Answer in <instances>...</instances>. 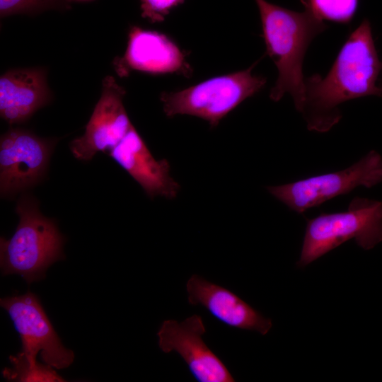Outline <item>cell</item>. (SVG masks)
<instances>
[{
	"label": "cell",
	"instance_id": "cell-14",
	"mask_svg": "<svg viewBox=\"0 0 382 382\" xmlns=\"http://www.w3.org/2000/svg\"><path fill=\"white\" fill-rule=\"evenodd\" d=\"M50 99L42 69H16L1 76L0 115L9 124L25 122Z\"/></svg>",
	"mask_w": 382,
	"mask_h": 382
},
{
	"label": "cell",
	"instance_id": "cell-7",
	"mask_svg": "<svg viewBox=\"0 0 382 382\" xmlns=\"http://www.w3.org/2000/svg\"><path fill=\"white\" fill-rule=\"evenodd\" d=\"M0 305L12 320L21 340V352L30 363H37L40 352L44 364L53 368L62 369L72 364L74 352L62 345L36 294L28 291L4 297Z\"/></svg>",
	"mask_w": 382,
	"mask_h": 382
},
{
	"label": "cell",
	"instance_id": "cell-15",
	"mask_svg": "<svg viewBox=\"0 0 382 382\" xmlns=\"http://www.w3.org/2000/svg\"><path fill=\"white\" fill-rule=\"evenodd\" d=\"M12 366L2 371L4 378L8 381L18 382H57L65 380L50 365L30 363L21 352L10 356Z\"/></svg>",
	"mask_w": 382,
	"mask_h": 382
},
{
	"label": "cell",
	"instance_id": "cell-2",
	"mask_svg": "<svg viewBox=\"0 0 382 382\" xmlns=\"http://www.w3.org/2000/svg\"><path fill=\"white\" fill-rule=\"evenodd\" d=\"M255 1L260 16L267 54L278 71L270 97L279 101L285 93H289L296 109L301 112L305 100L303 59L311 41L327 28V25L306 10L296 12L267 0Z\"/></svg>",
	"mask_w": 382,
	"mask_h": 382
},
{
	"label": "cell",
	"instance_id": "cell-6",
	"mask_svg": "<svg viewBox=\"0 0 382 382\" xmlns=\"http://www.w3.org/2000/svg\"><path fill=\"white\" fill-rule=\"evenodd\" d=\"M382 182V156L372 150L349 167L293 183L267 187L290 209L302 214L357 187H372Z\"/></svg>",
	"mask_w": 382,
	"mask_h": 382
},
{
	"label": "cell",
	"instance_id": "cell-16",
	"mask_svg": "<svg viewBox=\"0 0 382 382\" xmlns=\"http://www.w3.org/2000/svg\"><path fill=\"white\" fill-rule=\"evenodd\" d=\"M306 11L321 21L349 23L358 7L359 0H301Z\"/></svg>",
	"mask_w": 382,
	"mask_h": 382
},
{
	"label": "cell",
	"instance_id": "cell-1",
	"mask_svg": "<svg viewBox=\"0 0 382 382\" xmlns=\"http://www.w3.org/2000/svg\"><path fill=\"white\" fill-rule=\"evenodd\" d=\"M381 72L371 24L364 19L345 41L326 76L305 79L301 113L307 128L325 132L341 119V103L367 96H382V85L378 84Z\"/></svg>",
	"mask_w": 382,
	"mask_h": 382
},
{
	"label": "cell",
	"instance_id": "cell-5",
	"mask_svg": "<svg viewBox=\"0 0 382 382\" xmlns=\"http://www.w3.org/2000/svg\"><path fill=\"white\" fill-rule=\"evenodd\" d=\"M255 64L178 91L163 92L160 99L164 113L168 117L195 116L207 121L212 127L217 126L226 115L265 85V77L253 74Z\"/></svg>",
	"mask_w": 382,
	"mask_h": 382
},
{
	"label": "cell",
	"instance_id": "cell-13",
	"mask_svg": "<svg viewBox=\"0 0 382 382\" xmlns=\"http://www.w3.org/2000/svg\"><path fill=\"white\" fill-rule=\"evenodd\" d=\"M187 300L201 305L227 326L266 335L272 323L230 290L193 274L186 284Z\"/></svg>",
	"mask_w": 382,
	"mask_h": 382
},
{
	"label": "cell",
	"instance_id": "cell-12",
	"mask_svg": "<svg viewBox=\"0 0 382 382\" xmlns=\"http://www.w3.org/2000/svg\"><path fill=\"white\" fill-rule=\"evenodd\" d=\"M110 156L124 168L153 198H175L180 185L170 176L166 159L156 160L134 126L120 142L109 151Z\"/></svg>",
	"mask_w": 382,
	"mask_h": 382
},
{
	"label": "cell",
	"instance_id": "cell-11",
	"mask_svg": "<svg viewBox=\"0 0 382 382\" xmlns=\"http://www.w3.org/2000/svg\"><path fill=\"white\" fill-rule=\"evenodd\" d=\"M115 66L120 76L131 71L186 77L192 73L187 54L175 42L163 33L138 26L131 27L125 54L115 60Z\"/></svg>",
	"mask_w": 382,
	"mask_h": 382
},
{
	"label": "cell",
	"instance_id": "cell-10",
	"mask_svg": "<svg viewBox=\"0 0 382 382\" xmlns=\"http://www.w3.org/2000/svg\"><path fill=\"white\" fill-rule=\"evenodd\" d=\"M205 327L200 316L184 321L164 320L157 335L162 352H176L199 382H233L235 379L222 361L204 343Z\"/></svg>",
	"mask_w": 382,
	"mask_h": 382
},
{
	"label": "cell",
	"instance_id": "cell-4",
	"mask_svg": "<svg viewBox=\"0 0 382 382\" xmlns=\"http://www.w3.org/2000/svg\"><path fill=\"white\" fill-rule=\"evenodd\" d=\"M350 239L364 250L382 242V202L356 197L345 212L308 219L297 266L308 265Z\"/></svg>",
	"mask_w": 382,
	"mask_h": 382
},
{
	"label": "cell",
	"instance_id": "cell-3",
	"mask_svg": "<svg viewBox=\"0 0 382 382\" xmlns=\"http://www.w3.org/2000/svg\"><path fill=\"white\" fill-rule=\"evenodd\" d=\"M15 211L19 223L13 235L0 238L1 273L19 274L30 284L43 279L50 265L64 258V239L54 221L40 213L33 197L23 195Z\"/></svg>",
	"mask_w": 382,
	"mask_h": 382
},
{
	"label": "cell",
	"instance_id": "cell-8",
	"mask_svg": "<svg viewBox=\"0 0 382 382\" xmlns=\"http://www.w3.org/2000/svg\"><path fill=\"white\" fill-rule=\"evenodd\" d=\"M55 141L29 130L11 128L0 139V191L13 195L40 181L45 175Z\"/></svg>",
	"mask_w": 382,
	"mask_h": 382
},
{
	"label": "cell",
	"instance_id": "cell-9",
	"mask_svg": "<svg viewBox=\"0 0 382 382\" xmlns=\"http://www.w3.org/2000/svg\"><path fill=\"white\" fill-rule=\"evenodd\" d=\"M101 96L88 122L84 134L69 143L74 156L89 161L99 151L115 147L133 126L125 110L126 93L111 76L103 81Z\"/></svg>",
	"mask_w": 382,
	"mask_h": 382
},
{
	"label": "cell",
	"instance_id": "cell-17",
	"mask_svg": "<svg viewBox=\"0 0 382 382\" xmlns=\"http://www.w3.org/2000/svg\"><path fill=\"white\" fill-rule=\"evenodd\" d=\"M185 0H139L143 18L151 23L163 21L171 10Z\"/></svg>",
	"mask_w": 382,
	"mask_h": 382
},
{
	"label": "cell",
	"instance_id": "cell-18",
	"mask_svg": "<svg viewBox=\"0 0 382 382\" xmlns=\"http://www.w3.org/2000/svg\"><path fill=\"white\" fill-rule=\"evenodd\" d=\"M56 0H0L1 17L48 8Z\"/></svg>",
	"mask_w": 382,
	"mask_h": 382
}]
</instances>
